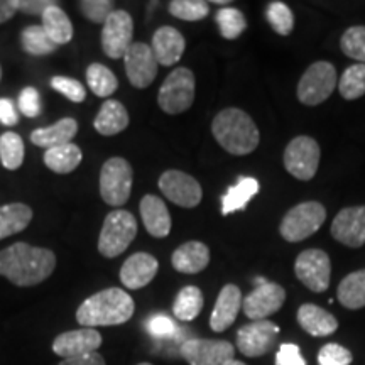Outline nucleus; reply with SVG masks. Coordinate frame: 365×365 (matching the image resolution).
<instances>
[{
    "label": "nucleus",
    "mask_w": 365,
    "mask_h": 365,
    "mask_svg": "<svg viewBox=\"0 0 365 365\" xmlns=\"http://www.w3.org/2000/svg\"><path fill=\"white\" fill-rule=\"evenodd\" d=\"M132 168L124 158H110L100 171V195L110 207H122L132 191Z\"/></svg>",
    "instance_id": "nucleus-8"
},
{
    "label": "nucleus",
    "mask_w": 365,
    "mask_h": 365,
    "mask_svg": "<svg viewBox=\"0 0 365 365\" xmlns=\"http://www.w3.org/2000/svg\"><path fill=\"white\" fill-rule=\"evenodd\" d=\"M148 331L156 339H170L178 331V327L166 314H154L148 323Z\"/></svg>",
    "instance_id": "nucleus-44"
},
{
    "label": "nucleus",
    "mask_w": 365,
    "mask_h": 365,
    "mask_svg": "<svg viewBox=\"0 0 365 365\" xmlns=\"http://www.w3.org/2000/svg\"><path fill=\"white\" fill-rule=\"evenodd\" d=\"M186 41L180 31L171 26H163L153 36V49L158 63L163 66H173L180 61L185 53Z\"/></svg>",
    "instance_id": "nucleus-21"
},
{
    "label": "nucleus",
    "mask_w": 365,
    "mask_h": 365,
    "mask_svg": "<svg viewBox=\"0 0 365 365\" xmlns=\"http://www.w3.org/2000/svg\"><path fill=\"white\" fill-rule=\"evenodd\" d=\"M212 134L227 153L247 156L257 149L261 134L247 112L230 107L222 110L212 122Z\"/></svg>",
    "instance_id": "nucleus-3"
},
{
    "label": "nucleus",
    "mask_w": 365,
    "mask_h": 365,
    "mask_svg": "<svg viewBox=\"0 0 365 365\" xmlns=\"http://www.w3.org/2000/svg\"><path fill=\"white\" fill-rule=\"evenodd\" d=\"M56 267L53 250L17 242L0 250V276L21 287L36 286L51 276Z\"/></svg>",
    "instance_id": "nucleus-1"
},
{
    "label": "nucleus",
    "mask_w": 365,
    "mask_h": 365,
    "mask_svg": "<svg viewBox=\"0 0 365 365\" xmlns=\"http://www.w3.org/2000/svg\"><path fill=\"white\" fill-rule=\"evenodd\" d=\"M0 122L4 125L12 127L19 122V115H17L16 107H14L12 100L9 98H0Z\"/></svg>",
    "instance_id": "nucleus-48"
},
{
    "label": "nucleus",
    "mask_w": 365,
    "mask_h": 365,
    "mask_svg": "<svg viewBox=\"0 0 365 365\" xmlns=\"http://www.w3.org/2000/svg\"><path fill=\"white\" fill-rule=\"evenodd\" d=\"M80 11L90 22L105 24V21L115 9H113V2L110 0H83V2H80Z\"/></svg>",
    "instance_id": "nucleus-41"
},
{
    "label": "nucleus",
    "mask_w": 365,
    "mask_h": 365,
    "mask_svg": "<svg viewBox=\"0 0 365 365\" xmlns=\"http://www.w3.org/2000/svg\"><path fill=\"white\" fill-rule=\"evenodd\" d=\"M225 365H245L244 362H240V360H228V362Z\"/></svg>",
    "instance_id": "nucleus-51"
},
{
    "label": "nucleus",
    "mask_w": 365,
    "mask_h": 365,
    "mask_svg": "<svg viewBox=\"0 0 365 365\" xmlns=\"http://www.w3.org/2000/svg\"><path fill=\"white\" fill-rule=\"evenodd\" d=\"M276 365H307L301 350L294 344H282L276 354Z\"/></svg>",
    "instance_id": "nucleus-46"
},
{
    "label": "nucleus",
    "mask_w": 365,
    "mask_h": 365,
    "mask_svg": "<svg viewBox=\"0 0 365 365\" xmlns=\"http://www.w3.org/2000/svg\"><path fill=\"white\" fill-rule=\"evenodd\" d=\"M298 323L304 331L312 336H328L339 330V322L327 309L317 304H301L298 309Z\"/></svg>",
    "instance_id": "nucleus-24"
},
{
    "label": "nucleus",
    "mask_w": 365,
    "mask_h": 365,
    "mask_svg": "<svg viewBox=\"0 0 365 365\" xmlns=\"http://www.w3.org/2000/svg\"><path fill=\"white\" fill-rule=\"evenodd\" d=\"M279 327L269 319L250 322L237 331V349L245 357H262L276 345Z\"/></svg>",
    "instance_id": "nucleus-13"
},
{
    "label": "nucleus",
    "mask_w": 365,
    "mask_h": 365,
    "mask_svg": "<svg viewBox=\"0 0 365 365\" xmlns=\"http://www.w3.org/2000/svg\"><path fill=\"white\" fill-rule=\"evenodd\" d=\"M213 4H217V6H228L230 2H225V0H213Z\"/></svg>",
    "instance_id": "nucleus-52"
},
{
    "label": "nucleus",
    "mask_w": 365,
    "mask_h": 365,
    "mask_svg": "<svg viewBox=\"0 0 365 365\" xmlns=\"http://www.w3.org/2000/svg\"><path fill=\"white\" fill-rule=\"evenodd\" d=\"M58 365H107L105 364V359L98 352L81 355V357L75 359H63Z\"/></svg>",
    "instance_id": "nucleus-49"
},
{
    "label": "nucleus",
    "mask_w": 365,
    "mask_h": 365,
    "mask_svg": "<svg viewBox=\"0 0 365 365\" xmlns=\"http://www.w3.org/2000/svg\"><path fill=\"white\" fill-rule=\"evenodd\" d=\"M333 239L346 247L359 249L365 244V205L346 207L333 218L330 228Z\"/></svg>",
    "instance_id": "nucleus-17"
},
{
    "label": "nucleus",
    "mask_w": 365,
    "mask_h": 365,
    "mask_svg": "<svg viewBox=\"0 0 365 365\" xmlns=\"http://www.w3.org/2000/svg\"><path fill=\"white\" fill-rule=\"evenodd\" d=\"M51 86L61 95H65L68 100L75 103H81L86 98L85 86L78 80L66 78V76H54L51 80Z\"/></svg>",
    "instance_id": "nucleus-43"
},
{
    "label": "nucleus",
    "mask_w": 365,
    "mask_h": 365,
    "mask_svg": "<svg viewBox=\"0 0 365 365\" xmlns=\"http://www.w3.org/2000/svg\"><path fill=\"white\" fill-rule=\"evenodd\" d=\"M140 217L145 230L156 239H164L171 232V215L166 203L156 195H145L140 200Z\"/></svg>",
    "instance_id": "nucleus-22"
},
{
    "label": "nucleus",
    "mask_w": 365,
    "mask_h": 365,
    "mask_svg": "<svg viewBox=\"0 0 365 365\" xmlns=\"http://www.w3.org/2000/svg\"><path fill=\"white\" fill-rule=\"evenodd\" d=\"M78 132V122L75 118L66 117L58 120L54 125L44 127V129H36L33 134H31V143L34 145H39V148L51 149L56 148V145L70 144L73 137Z\"/></svg>",
    "instance_id": "nucleus-25"
},
{
    "label": "nucleus",
    "mask_w": 365,
    "mask_h": 365,
    "mask_svg": "<svg viewBox=\"0 0 365 365\" xmlns=\"http://www.w3.org/2000/svg\"><path fill=\"white\" fill-rule=\"evenodd\" d=\"M86 81H88V88L97 97L102 98L110 97L118 86L117 76L113 75L112 70L100 65V63H93V65L88 66V70H86Z\"/></svg>",
    "instance_id": "nucleus-33"
},
{
    "label": "nucleus",
    "mask_w": 365,
    "mask_h": 365,
    "mask_svg": "<svg viewBox=\"0 0 365 365\" xmlns=\"http://www.w3.org/2000/svg\"><path fill=\"white\" fill-rule=\"evenodd\" d=\"M210 4L203 0H175L170 4V14L181 21H202L208 16Z\"/></svg>",
    "instance_id": "nucleus-40"
},
{
    "label": "nucleus",
    "mask_w": 365,
    "mask_h": 365,
    "mask_svg": "<svg viewBox=\"0 0 365 365\" xmlns=\"http://www.w3.org/2000/svg\"><path fill=\"white\" fill-rule=\"evenodd\" d=\"M195 102V75L188 68L180 66L168 75L158 93V105L170 115L186 112Z\"/></svg>",
    "instance_id": "nucleus-6"
},
{
    "label": "nucleus",
    "mask_w": 365,
    "mask_h": 365,
    "mask_svg": "<svg viewBox=\"0 0 365 365\" xmlns=\"http://www.w3.org/2000/svg\"><path fill=\"white\" fill-rule=\"evenodd\" d=\"M33 220V210L24 203H9L0 207V240L19 234Z\"/></svg>",
    "instance_id": "nucleus-29"
},
{
    "label": "nucleus",
    "mask_w": 365,
    "mask_h": 365,
    "mask_svg": "<svg viewBox=\"0 0 365 365\" xmlns=\"http://www.w3.org/2000/svg\"><path fill=\"white\" fill-rule=\"evenodd\" d=\"M159 269L158 259L145 252L130 255L120 269V281L127 289H140L156 277Z\"/></svg>",
    "instance_id": "nucleus-19"
},
{
    "label": "nucleus",
    "mask_w": 365,
    "mask_h": 365,
    "mask_svg": "<svg viewBox=\"0 0 365 365\" xmlns=\"http://www.w3.org/2000/svg\"><path fill=\"white\" fill-rule=\"evenodd\" d=\"M266 16H267L269 24H271L272 29L276 31V34L289 36L293 33L294 16H293V11H291L284 2H277V0H274V2L269 4Z\"/></svg>",
    "instance_id": "nucleus-38"
},
{
    "label": "nucleus",
    "mask_w": 365,
    "mask_h": 365,
    "mask_svg": "<svg viewBox=\"0 0 365 365\" xmlns=\"http://www.w3.org/2000/svg\"><path fill=\"white\" fill-rule=\"evenodd\" d=\"M159 190L170 202L182 208H195L202 202V186L193 176L186 173L170 170L159 178Z\"/></svg>",
    "instance_id": "nucleus-15"
},
{
    "label": "nucleus",
    "mask_w": 365,
    "mask_h": 365,
    "mask_svg": "<svg viewBox=\"0 0 365 365\" xmlns=\"http://www.w3.org/2000/svg\"><path fill=\"white\" fill-rule=\"evenodd\" d=\"M22 48L33 56H44L56 51L58 46L46 34L43 26H29L22 31Z\"/></svg>",
    "instance_id": "nucleus-35"
},
{
    "label": "nucleus",
    "mask_w": 365,
    "mask_h": 365,
    "mask_svg": "<svg viewBox=\"0 0 365 365\" xmlns=\"http://www.w3.org/2000/svg\"><path fill=\"white\" fill-rule=\"evenodd\" d=\"M0 161L9 171L19 170L24 163V143L16 132L0 135Z\"/></svg>",
    "instance_id": "nucleus-34"
},
{
    "label": "nucleus",
    "mask_w": 365,
    "mask_h": 365,
    "mask_svg": "<svg viewBox=\"0 0 365 365\" xmlns=\"http://www.w3.org/2000/svg\"><path fill=\"white\" fill-rule=\"evenodd\" d=\"M322 150L313 137L298 135L287 144L282 156L284 168L291 176L299 181H309L317 175Z\"/></svg>",
    "instance_id": "nucleus-9"
},
{
    "label": "nucleus",
    "mask_w": 365,
    "mask_h": 365,
    "mask_svg": "<svg viewBox=\"0 0 365 365\" xmlns=\"http://www.w3.org/2000/svg\"><path fill=\"white\" fill-rule=\"evenodd\" d=\"M14 14H16L14 0H0V24L11 21Z\"/></svg>",
    "instance_id": "nucleus-50"
},
{
    "label": "nucleus",
    "mask_w": 365,
    "mask_h": 365,
    "mask_svg": "<svg viewBox=\"0 0 365 365\" xmlns=\"http://www.w3.org/2000/svg\"><path fill=\"white\" fill-rule=\"evenodd\" d=\"M203 303V294L200 287L186 286L178 293L175 304H173V313L181 322H193L202 313Z\"/></svg>",
    "instance_id": "nucleus-32"
},
{
    "label": "nucleus",
    "mask_w": 365,
    "mask_h": 365,
    "mask_svg": "<svg viewBox=\"0 0 365 365\" xmlns=\"http://www.w3.org/2000/svg\"><path fill=\"white\" fill-rule=\"evenodd\" d=\"M352 352L339 344H327L322 346L318 354L319 365H350L352 364Z\"/></svg>",
    "instance_id": "nucleus-42"
},
{
    "label": "nucleus",
    "mask_w": 365,
    "mask_h": 365,
    "mask_svg": "<svg viewBox=\"0 0 365 365\" xmlns=\"http://www.w3.org/2000/svg\"><path fill=\"white\" fill-rule=\"evenodd\" d=\"M340 48L345 56L362 61L365 65V26H352L340 39Z\"/></svg>",
    "instance_id": "nucleus-39"
},
{
    "label": "nucleus",
    "mask_w": 365,
    "mask_h": 365,
    "mask_svg": "<svg viewBox=\"0 0 365 365\" xmlns=\"http://www.w3.org/2000/svg\"><path fill=\"white\" fill-rule=\"evenodd\" d=\"M41 19H43L41 26H43L46 34L53 39L54 44L61 46L70 43L73 38V24L66 12L58 7V4L46 9Z\"/></svg>",
    "instance_id": "nucleus-30"
},
{
    "label": "nucleus",
    "mask_w": 365,
    "mask_h": 365,
    "mask_svg": "<svg viewBox=\"0 0 365 365\" xmlns=\"http://www.w3.org/2000/svg\"><path fill=\"white\" fill-rule=\"evenodd\" d=\"M135 303L120 287H108L86 298L76 309V322L83 328L124 325L134 317Z\"/></svg>",
    "instance_id": "nucleus-2"
},
{
    "label": "nucleus",
    "mask_w": 365,
    "mask_h": 365,
    "mask_svg": "<svg viewBox=\"0 0 365 365\" xmlns=\"http://www.w3.org/2000/svg\"><path fill=\"white\" fill-rule=\"evenodd\" d=\"M173 267L182 274H198L210 264V249L203 242L190 240L173 252Z\"/></svg>",
    "instance_id": "nucleus-23"
},
{
    "label": "nucleus",
    "mask_w": 365,
    "mask_h": 365,
    "mask_svg": "<svg viewBox=\"0 0 365 365\" xmlns=\"http://www.w3.org/2000/svg\"><path fill=\"white\" fill-rule=\"evenodd\" d=\"M0 78H2V70H0Z\"/></svg>",
    "instance_id": "nucleus-54"
},
{
    "label": "nucleus",
    "mask_w": 365,
    "mask_h": 365,
    "mask_svg": "<svg viewBox=\"0 0 365 365\" xmlns=\"http://www.w3.org/2000/svg\"><path fill=\"white\" fill-rule=\"evenodd\" d=\"M296 277L313 293H323L330 287L331 262L325 250H303L294 262Z\"/></svg>",
    "instance_id": "nucleus-11"
},
{
    "label": "nucleus",
    "mask_w": 365,
    "mask_h": 365,
    "mask_svg": "<svg viewBox=\"0 0 365 365\" xmlns=\"http://www.w3.org/2000/svg\"><path fill=\"white\" fill-rule=\"evenodd\" d=\"M102 346V335L95 328H80L58 335L53 341V352L63 359H75L97 352Z\"/></svg>",
    "instance_id": "nucleus-18"
},
{
    "label": "nucleus",
    "mask_w": 365,
    "mask_h": 365,
    "mask_svg": "<svg viewBox=\"0 0 365 365\" xmlns=\"http://www.w3.org/2000/svg\"><path fill=\"white\" fill-rule=\"evenodd\" d=\"M336 70L331 63L317 61L308 68L301 76L296 95L303 105L308 107H317L330 98L333 90L336 88Z\"/></svg>",
    "instance_id": "nucleus-7"
},
{
    "label": "nucleus",
    "mask_w": 365,
    "mask_h": 365,
    "mask_svg": "<svg viewBox=\"0 0 365 365\" xmlns=\"http://www.w3.org/2000/svg\"><path fill=\"white\" fill-rule=\"evenodd\" d=\"M137 235V222L125 210H113L103 220L98 239V252L107 259H113L132 244Z\"/></svg>",
    "instance_id": "nucleus-4"
},
{
    "label": "nucleus",
    "mask_w": 365,
    "mask_h": 365,
    "mask_svg": "<svg viewBox=\"0 0 365 365\" xmlns=\"http://www.w3.org/2000/svg\"><path fill=\"white\" fill-rule=\"evenodd\" d=\"M340 95L345 100H357L365 95V65L349 66L339 81Z\"/></svg>",
    "instance_id": "nucleus-36"
},
{
    "label": "nucleus",
    "mask_w": 365,
    "mask_h": 365,
    "mask_svg": "<svg viewBox=\"0 0 365 365\" xmlns=\"http://www.w3.org/2000/svg\"><path fill=\"white\" fill-rule=\"evenodd\" d=\"M242 291L239 286L227 284L222 287L220 294L215 301V308H213L212 318H210V327L213 331L222 333L230 328L235 323L237 314L242 308Z\"/></svg>",
    "instance_id": "nucleus-20"
},
{
    "label": "nucleus",
    "mask_w": 365,
    "mask_h": 365,
    "mask_svg": "<svg viewBox=\"0 0 365 365\" xmlns=\"http://www.w3.org/2000/svg\"><path fill=\"white\" fill-rule=\"evenodd\" d=\"M137 365H153V364H149V362H140V364H137Z\"/></svg>",
    "instance_id": "nucleus-53"
},
{
    "label": "nucleus",
    "mask_w": 365,
    "mask_h": 365,
    "mask_svg": "<svg viewBox=\"0 0 365 365\" xmlns=\"http://www.w3.org/2000/svg\"><path fill=\"white\" fill-rule=\"evenodd\" d=\"M95 129L102 135H117L129 125V113L118 100H107L100 108L93 122Z\"/></svg>",
    "instance_id": "nucleus-26"
},
{
    "label": "nucleus",
    "mask_w": 365,
    "mask_h": 365,
    "mask_svg": "<svg viewBox=\"0 0 365 365\" xmlns=\"http://www.w3.org/2000/svg\"><path fill=\"white\" fill-rule=\"evenodd\" d=\"M327 210L319 202H303L286 213L279 225V234L287 242H303L322 228Z\"/></svg>",
    "instance_id": "nucleus-5"
},
{
    "label": "nucleus",
    "mask_w": 365,
    "mask_h": 365,
    "mask_svg": "<svg viewBox=\"0 0 365 365\" xmlns=\"http://www.w3.org/2000/svg\"><path fill=\"white\" fill-rule=\"evenodd\" d=\"M51 6H56V2H51V0H14L16 11L29 14V16H43L46 9Z\"/></svg>",
    "instance_id": "nucleus-47"
},
{
    "label": "nucleus",
    "mask_w": 365,
    "mask_h": 365,
    "mask_svg": "<svg viewBox=\"0 0 365 365\" xmlns=\"http://www.w3.org/2000/svg\"><path fill=\"white\" fill-rule=\"evenodd\" d=\"M180 354L190 365H225L234 360L235 346L225 340L191 339L181 345Z\"/></svg>",
    "instance_id": "nucleus-14"
},
{
    "label": "nucleus",
    "mask_w": 365,
    "mask_h": 365,
    "mask_svg": "<svg viewBox=\"0 0 365 365\" xmlns=\"http://www.w3.org/2000/svg\"><path fill=\"white\" fill-rule=\"evenodd\" d=\"M124 65L127 78L135 88H148L156 80L159 63L148 44L132 43L129 51L124 56Z\"/></svg>",
    "instance_id": "nucleus-16"
},
{
    "label": "nucleus",
    "mask_w": 365,
    "mask_h": 365,
    "mask_svg": "<svg viewBox=\"0 0 365 365\" xmlns=\"http://www.w3.org/2000/svg\"><path fill=\"white\" fill-rule=\"evenodd\" d=\"M215 21L218 27H220V34L230 41L237 39L247 29V21H245L244 14L235 7H222L217 12Z\"/></svg>",
    "instance_id": "nucleus-37"
},
{
    "label": "nucleus",
    "mask_w": 365,
    "mask_h": 365,
    "mask_svg": "<svg viewBox=\"0 0 365 365\" xmlns=\"http://www.w3.org/2000/svg\"><path fill=\"white\" fill-rule=\"evenodd\" d=\"M254 282V291H250L242 301V308L245 317L252 322H259L279 312L286 301V291L277 282L266 281L264 277H255Z\"/></svg>",
    "instance_id": "nucleus-10"
},
{
    "label": "nucleus",
    "mask_w": 365,
    "mask_h": 365,
    "mask_svg": "<svg viewBox=\"0 0 365 365\" xmlns=\"http://www.w3.org/2000/svg\"><path fill=\"white\" fill-rule=\"evenodd\" d=\"M19 108L26 117H36L41 112V97L39 91L34 86H26L19 95Z\"/></svg>",
    "instance_id": "nucleus-45"
},
{
    "label": "nucleus",
    "mask_w": 365,
    "mask_h": 365,
    "mask_svg": "<svg viewBox=\"0 0 365 365\" xmlns=\"http://www.w3.org/2000/svg\"><path fill=\"white\" fill-rule=\"evenodd\" d=\"M83 154L81 149L75 144H63L56 148L46 149L44 153V164L49 170L58 173V175H68L73 173L80 166Z\"/></svg>",
    "instance_id": "nucleus-28"
},
{
    "label": "nucleus",
    "mask_w": 365,
    "mask_h": 365,
    "mask_svg": "<svg viewBox=\"0 0 365 365\" xmlns=\"http://www.w3.org/2000/svg\"><path fill=\"white\" fill-rule=\"evenodd\" d=\"M261 190V185L255 178H239L237 185L230 186L225 195L222 196V213L230 215V213L239 212L247 207V203L254 198Z\"/></svg>",
    "instance_id": "nucleus-27"
},
{
    "label": "nucleus",
    "mask_w": 365,
    "mask_h": 365,
    "mask_svg": "<svg viewBox=\"0 0 365 365\" xmlns=\"http://www.w3.org/2000/svg\"><path fill=\"white\" fill-rule=\"evenodd\" d=\"M341 307L346 309H360L365 307V269L345 276L336 289Z\"/></svg>",
    "instance_id": "nucleus-31"
},
{
    "label": "nucleus",
    "mask_w": 365,
    "mask_h": 365,
    "mask_svg": "<svg viewBox=\"0 0 365 365\" xmlns=\"http://www.w3.org/2000/svg\"><path fill=\"white\" fill-rule=\"evenodd\" d=\"M132 38H134V21L130 14L122 9H115L103 24V53L112 59L124 58L132 46Z\"/></svg>",
    "instance_id": "nucleus-12"
}]
</instances>
